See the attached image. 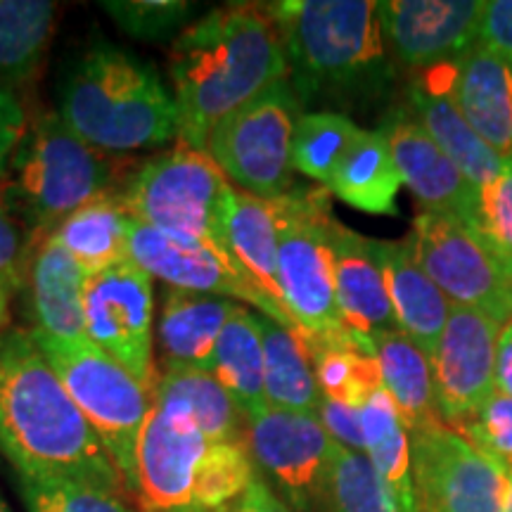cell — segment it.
Masks as SVG:
<instances>
[{"label": "cell", "instance_id": "obj_36", "mask_svg": "<svg viewBox=\"0 0 512 512\" xmlns=\"http://www.w3.org/2000/svg\"><path fill=\"white\" fill-rule=\"evenodd\" d=\"M323 508L328 512H401L366 453L342 446H337L332 460Z\"/></svg>", "mask_w": 512, "mask_h": 512}, {"label": "cell", "instance_id": "obj_40", "mask_svg": "<svg viewBox=\"0 0 512 512\" xmlns=\"http://www.w3.org/2000/svg\"><path fill=\"white\" fill-rule=\"evenodd\" d=\"M477 238L512 273V155L503 159L496 181L479 190Z\"/></svg>", "mask_w": 512, "mask_h": 512}, {"label": "cell", "instance_id": "obj_1", "mask_svg": "<svg viewBox=\"0 0 512 512\" xmlns=\"http://www.w3.org/2000/svg\"><path fill=\"white\" fill-rule=\"evenodd\" d=\"M0 453L19 477L128 494L117 465L29 330L0 339Z\"/></svg>", "mask_w": 512, "mask_h": 512}, {"label": "cell", "instance_id": "obj_14", "mask_svg": "<svg viewBox=\"0 0 512 512\" xmlns=\"http://www.w3.org/2000/svg\"><path fill=\"white\" fill-rule=\"evenodd\" d=\"M498 332L501 325L484 313L451 306L432 356L439 418L451 430L475 415L496 392Z\"/></svg>", "mask_w": 512, "mask_h": 512}, {"label": "cell", "instance_id": "obj_45", "mask_svg": "<svg viewBox=\"0 0 512 512\" xmlns=\"http://www.w3.org/2000/svg\"><path fill=\"white\" fill-rule=\"evenodd\" d=\"M27 112L17 95L0 88V181L5 178L8 164L27 133Z\"/></svg>", "mask_w": 512, "mask_h": 512}, {"label": "cell", "instance_id": "obj_25", "mask_svg": "<svg viewBox=\"0 0 512 512\" xmlns=\"http://www.w3.org/2000/svg\"><path fill=\"white\" fill-rule=\"evenodd\" d=\"M228 252L266 294L283 328L297 330L287 311L278 271V214L275 202L233 190L228 214Z\"/></svg>", "mask_w": 512, "mask_h": 512}, {"label": "cell", "instance_id": "obj_32", "mask_svg": "<svg viewBox=\"0 0 512 512\" xmlns=\"http://www.w3.org/2000/svg\"><path fill=\"white\" fill-rule=\"evenodd\" d=\"M401 185L392 147L377 128V131H361L347 157L337 166L328 190L354 209L394 216L399 214L396 197Z\"/></svg>", "mask_w": 512, "mask_h": 512}, {"label": "cell", "instance_id": "obj_24", "mask_svg": "<svg viewBox=\"0 0 512 512\" xmlns=\"http://www.w3.org/2000/svg\"><path fill=\"white\" fill-rule=\"evenodd\" d=\"M411 102L415 114H418L415 119L430 133L434 143L444 150V155L458 166L467 181L475 183L479 190L496 181L503 171L505 157L498 155L494 147L467 124L463 112L458 110L456 102L441 86L434 69L413 83Z\"/></svg>", "mask_w": 512, "mask_h": 512}, {"label": "cell", "instance_id": "obj_19", "mask_svg": "<svg viewBox=\"0 0 512 512\" xmlns=\"http://www.w3.org/2000/svg\"><path fill=\"white\" fill-rule=\"evenodd\" d=\"M475 131L498 155H512V60L475 46L458 60L430 67Z\"/></svg>", "mask_w": 512, "mask_h": 512}, {"label": "cell", "instance_id": "obj_21", "mask_svg": "<svg viewBox=\"0 0 512 512\" xmlns=\"http://www.w3.org/2000/svg\"><path fill=\"white\" fill-rule=\"evenodd\" d=\"M88 275L53 233L36 242L27 290L36 335L57 342H88L83 318V290Z\"/></svg>", "mask_w": 512, "mask_h": 512}, {"label": "cell", "instance_id": "obj_31", "mask_svg": "<svg viewBox=\"0 0 512 512\" xmlns=\"http://www.w3.org/2000/svg\"><path fill=\"white\" fill-rule=\"evenodd\" d=\"M57 5L0 0V88L17 95L36 81L55 34Z\"/></svg>", "mask_w": 512, "mask_h": 512}, {"label": "cell", "instance_id": "obj_23", "mask_svg": "<svg viewBox=\"0 0 512 512\" xmlns=\"http://www.w3.org/2000/svg\"><path fill=\"white\" fill-rule=\"evenodd\" d=\"M377 256L399 330L432 358L453 304L420 266L411 240L377 242Z\"/></svg>", "mask_w": 512, "mask_h": 512}, {"label": "cell", "instance_id": "obj_2", "mask_svg": "<svg viewBox=\"0 0 512 512\" xmlns=\"http://www.w3.org/2000/svg\"><path fill=\"white\" fill-rule=\"evenodd\" d=\"M169 76L178 140L204 152L223 119L290 79L283 41L264 5H226L185 27L171 46Z\"/></svg>", "mask_w": 512, "mask_h": 512}, {"label": "cell", "instance_id": "obj_7", "mask_svg": "<svg viewBox=\"0 0 512 512\" xmlns=\"http://www.w3.org/2000/svg\"><path fill=\"white\" fill-rule=\"evenodd\" d=\"M31 332V330H29ZM38 349L60 375L83 418L117 465L128 494H138V441L150 415V392L119 363L88 342H57L36 335Z\"/></svg>", "mask_w": 512, "mask_h": 512}, {"label": "cell", "instance_id": "obj_42", "mask_svg": "<svg viewBox=\"0 0 512 512\" xmlns=\"http://www.w3.org/2000/svg\"><path fill=\"white\" fill-rule=\"evenodd\" d=\"M453 432L512 470V396L494 392Z\"/></svg>", "mask_w": 512, "mask_h": 512}, {"label": "cell", "instance_id": "obj_18", "mask_svg": "<svg viewBox=\"0 0 512 512\" xmlns=\"http://www.w3.org/2000/svg\"><path fill=\"white\" fill-rule=\"evenodd\" d=\"M380 131L387 138L401 181L422 204V211L458 219L479 233V188L434 143L430 133L408 112L396 110Z\"/></svg>", "mask_w": 512, "mask_h": 512}, {"label": "cell", "instance_id": "obj_38", "mask_svg": "<svg viewBox=\"0 0 512 512\" xmlns=\"http://www.w3.org/2000/svg\"><path fill=\"white\" fill-rule=\"evenodd\" d=\"M17 489L29 512H143L124 494L67 479H29L17 475Z\"/></svg>", "mask_w": 512, "mask_h": 512}, {"label": "cell", "instance_id": "obj_49", "mask_svg": "<svg viewBox=\"0 0 512 512\" xmlns=\"http://www.w3.org/2000/svg\"><path fill=\"white\" fill-rule=\"evenodd\" d=\"M0 512H12L8 501H5V498H3V494H0Z\"/></svg>", "mask_w": 512, "mask_h": 512}, {"label": "cell", "instance_id": "obj_35", "mask_svg": "<svg viewBox=\"0 0 512 512\" xmlns=\"http://www.w3.org/2000/svg\"><path fill=\"white\" fill-rule=\"evenodd\" d=\"M363 128L337 112L302 114L292 136V166L311 181L328 183Z\"/></svg>", "mask_w": 512, "mask_h": 512}, {"label": "cell", "instance_id": "obj_17", "mask_svg": "<svg viewBox=\"0 0 512 512\" xmlns=\"http://www.w3.org/2000/svg\"><path fill=\"white\" fill-rule=\"evenodd\" d=\"M479 0H382V38L408 67H439L458 60L479 41Z\"/></svg>", "mask_w": 512, "mask_h": 512}, {"label": "cell", "instance_id": "obj_27", "mask_svg": "<svg viewBox=\"0 0 512 512\" xmlns=\"http://www.w3.org/2000/svg\"><path fill=\"white\" fill-rule=\"evenodd\" d=\"M382 387L392 396L408 434L441 427L434 389L432 358L401 330L382 332L373 339Z\"/></svg>", "mask_w": 512, "mask_h": 512}, {"label": "cell", "instance_id": "obj_48", "mask_svg": "<svg viewBox=\"0 0 512 512\" xmlns=\"http://www.w3.org/2000/svg\"><path fill=\"white\" fill-rule=\"evenodd\" d=\"M503 512H512V470H510V475H508V489H505Z\"/></svg>", "mask_w": 512, "mask_h": 512}, {"label": "cell", "instance_id": "obj_28", "mask_svg": "<svg viewBox=\"0 0 512 512\" xmlns=\"http://www.w3.org/2000/svg\"><path fill=\"white\" fill-rule=\"evenodd\" d=\"M131 223L121 192L112 190L76 209L53 235L91 278L131 259Z\"/></svg>", "mask_w": 512, "mask_h": 512}, {"label": "cell", "instance_id": "obj_47", "mask_svg": "<svg viewBox=\"0 0 512 512\" xmlns=\"http://www.w3.org/2000/svg\"><path fill=\"white\" fill-rule=\"evenodd\" d=\"M496 392L512 396V320L498 332L496 342Z\"/></svg>", "mask_w": 512, "mask_h": 512}, {"label": "cell", "instance_id": "obj_12", "mask_svg": "<svg viewBox=\"0 0 512 512\" xmlns=\"http://www.w3.org/2000/svg\"><path fill=\"white\" fill-rule=\"evenodd\" d=\"M83 318L95 347L150 392L157 380L152 354V275L131 259L91 275L83 290Z\"/></svg>", "mask_w": 512, "mask_h": 512}, {"label": "cell", "instance_id": "obj_30", "mask_svg": "<svg viewBox=\"0 0 512 512\" xmlns=\"http://www.w3.org/2000/svg\"><path fill=\"white\" fill-rule=\"evenodd\" d=\"M264 337V382L268 406L275 411L316 415L323 403L316 370L304 337L299 330L283 328L264 313H259Z\"/></svg>", "mask_w": 512, "mask_h": 512}, {"label": "cell", "instance_id": "obj_22", "mask_svg": "<svg viewBox=\"0 0 512 512\" xmlns=\"http://www.w3.org/2000/svg\"><path fill=\"white\" fill-rule=\"evenodd\" d=\"M240 302L219 294H202L169 287L157 318V347L162 366L209 370L214 349Z\"/></svg>", "mask_w": 512, "mask_h": 512}, {"label": "cell", "instance_id": "obj_43", "mask_svg": "<svg viewBox=\"0 0 512 512\" xmlns=\"http://www.w3.org/2000/svg\"><path fill=\"white\" fill-rule=\"evenodd\" d=\"M318 420L323 422L325 432L330 434L337 446L349 448V451L366 453V437H363L361 408L349 406V403L323 399L318 411Z\"/></svg>", "mask_w": 512, "mask_h": 512}, {"label": "cell", "instance_id": "obj_9", "mask_svg": "<svg viewBox=\"0 0 512 512\" xmlns=\"http://www.w3.org/2000/svg\"><path fill=\"white\" fill-rule=\"evenodd\" d=\"M299 117L290 79L275 83L214 128L207 155L238 190L278 200L292 190V136Z\"/></svg>", "mask_w": 512, "mask_h": 512}, {"label": "cell", "instance_id": "obj_37", "mask_svg": "<svg viewBox=\"0 0 512 512\" xmlns=\"http://www.w3.org/2000/svg\"><path fill=\"white\" fill-rule=\"evenodd\" d=\"M259 477L245 444H211L195 486V512H221Z\"/></svg>", "mask_w": 512, "mask_h": 512}, {"label": "cell", "instance_id": "obj_26", "mask_svg": "<svg viewBox=\"0 0 512 512\" xmlns=\"http://www.w3.org/2000/svg\"><path fill=\"white\" fill-rule=\"evenodd\" d=\"M150 401L152 406L190 415L211 444H245L247 420L209 370L162 366L150 389Z\"/></svg>", "mask_w": 512, "mask_h": 512}, {"label": "cell", "instance_id": "obj_33", "mask_svg": "<svg viewBox=\"0 0 512 512\" xmlns=\"http://www.w3.org/2000/svg\"><path fill=\"white\" fill-rule=\"evenodd\" d=\"M366 456L401 512H422L413 477L411 434L403 427L387 389H377L361 408Z\"/></svg>", "mask_w": 512, "mask_h": 512}, {"label": "cell", "instance_id": "obj_16", "mask_svg": "<svg viewBox=\"0 0 512 512\" xmlns=\"http://www.w3.org/2000/svg\"><path fill=\"white\" fill-rule=\"evenodd\" d=\"M131 261L152 278L164 280L169 287L245 302L278 323L275 309L266 294L254 285L238 261L207 242L178 240L162 230L131 223Z\"/></svg>", "mask_w": 512, "mask_h": 512}, {"label": "cell", "instance_id": "obj_6", "mask_svg": "<svg viewBox=\"0 0 512 512\" xmlns=\"http://www.w3.org/2000/svg\"><path fill=\"white\" fill-rule=\"evenodd\" d=\"M235 185L204 150L178 145L140 164L121 190L133 221L178 240L228 252V214Z\"/></svg>", "mask_w": 512, "mask_h": 512}, {"label": "cell", "instance_id": "obj_3", "mask_svg": "<svg viewBox=\"0 0 512 512\" xmlns=\"http://www.w3.org/2000/svg\"><path fill=\"white\" fill-rule=\"evenodd\" d=\"M76 136L102 152H128L178 138V107L162 76L126 50L93 46L60 86V112Z\"/></svg>", "mask_w": 512, "mask_h": 512}, {"label": "cell", "instance_id": "obj_44", "mask_svg": "<svg viewBox=\"0 0 512 512\" xmlns=\"http://www.w3.org/2000/svg\"><path fill=\"white\" fill-rule=\"evenodd\" d=\"M479 46L512 60V0L484 3L482 24H479Z\"/></svg>", "mask_w": 512, "mask_h": 512}, {"label": "cell", "instance_id": "obj_29", "mask_svg": "<svg viewBox=\"0 0 512 512\" xmlns=\"http://www.w3.org/2000/svg\"><path fill=\"white\" fill-rule=\"evenodd\" d=\"M211 375L221 382L245 420L259 418L271 408L266 399L264 337L259 313L238 306V311L230 316L216 342Z\"/></svg>", "mask_w": 512, "mask_h": 512}, {"label": "cell", "instance_id": "obj_8", "mask_svg": "<svg viewBox=\"0 0 512 512\" xmlns=\"http://www.w3.org/2000/svg\"><path fill=\"white\" fill-rule=\"evenodd\" d=\"M278 271L287 311L302 335L342 330L330 252V200L316 188L278 197Z\"/></svg>", "mask_w": 512, "mask_h": 512}, {"label": "cell", "instance_id": "obj_11", "mask_svg": "<svg viewBox=\"0 0 512 512\" xmlns=\"http://www.w3.org/2000/svg\"><path fill=\"white\" fill-rule=\"evenodd\" d=\"M245 446L256 470L264 472L261 479L278 489L292 512L323 508L337 444L316 415L268 408L247 420Z\"/></svg>", "mask_w": 512, "mask_h": 512}, {"label": "cell", "instance_id": "obj_13", "mask_svg": "<svg viewBox=\"0 0 512 512\" xmlns=\"http://www.w3.org/2000/svg\"><path fill=\"white\" fill-rule=\"evenodd\" d=\"M422 512H503L510 470L441 425L411 434Z\"/></svg>", "mask_w": 512, "mask_h": 512}, {"label": "cell", "instance_id": "obj_34", "mask_svg": "<svg viewBox=\"0 0 512 512\" xmlns=\"http://www.w3.org/2000/svg\"><path fill=\"white\" fill-rule=\"evenodd\" d=\"M302 337L325 399L363 408V403L377 389H382V375L373 344H366L347 328L328 332V335Z\"/></svg>", "mask_w": 512, "mask_h": 512}, {"label": "cell", "instance_id": "obj_39", "mask_svg": "<svg viewBox=\"0 0 512 512\" xmlns=\"http://www.w3.org/2000/svg\"><path fill=\"white\" fill-rule=\"evenodd\" d=\"M100 8L124 34L138 41L178 38L195 15V5L185 0H107Z\"/></svg>", "mask_w": 512, "mask_h": 512}, {"label": "cell", "instance_id": "obj_41", "mask_svg": "<svg viewBox=\"0 0 512 512\" xmlns=\"http://www.w3.org/2000/svg\"><path fill=\"white\" fill-rule=\"evenodd\" d=\"M36 242L0 195V320L10 325L12 297L27 285Z\"/></svg>", "mask_w": 512, "mask_h": 512}, {"label": "cell", "instance_id": "obj_46", "mask_svg": "<svg viewBox=\"0 0 512 512\" xmlns=\"http://www.w3.org/2000/svg\"><path fill=\"white\" fill-rule=\"evenodd\" d=\"M221 512H292V508L275 494L268 482L256 477L245 494Z\"/></svg>", "mask_w": 512, "mask_h": 512}, {"label": "cell", "instance_id": "obj_50", "mask_svg": "<svg viewBox=\"0 0 512 512\" xmlns=\"http://www.w3.org/2000/svg\"><path fill=\"white\" fill-rule=\"evenodd\" d=\"M10 330V325H5L3 323V320H0V339H3L5 337V332H8Z\"/></svg>", "mask_w": 512, "mask_h": 512}, {"label": "cell", "instance_id": "obj_5", "mask_svg": "<svg viewBox=\"0 0 512 512\" xmlns=\"http://www.w3.org/2000/svg\"><path fill=\"white\" fill-rule=\"evenodd\" d=\"M117 181L119 164L107 152L76 136L57 112H43L27 126L0 195L41 242L83 204L117 190Z\"/></svg>", "mask_w": 512, "mask_h": 512}, {"label": "cell", "instance_id": "obj_20", "mask_svg": "<svg viewBox=\"0 0 512 512\" xmlns=\"http://www.w3.org/2000/svg\"><path fill=\"white\" fill-rule=\"evenodd\" d=\"M330 252L335 266V292L342 323L366 344L382 332L399 330L377 256V240L330 221Z\"/></svg>", "mask_w": 512, "mask_h": 512}, {"label": "cell", "instance_id": "obj_10", "mask_svg": "<svg viewBox=\"0 0 512 512\" xmlns=\"http://www.w3.org/2000/svg\"><path fill=\"white\" fill-rule=\"evenodd\" d=\"M420 266L453 306L484 313L498 325L512 320V273L458 219L422 211L408 235Z\"/></svg>", "mask_w": 512, "mask_h": 512}, {"label": "cell", "instance_id": "obj_15", "mask_svg": "<svg viewBox=\"0 0 512 512\" xmlns=\"http://www.w3.org/2000/svg\"><path fill=\"white\" fill-rule=\"evenodd\" d=\"M211 441L190 415L152 406L138 441V501L145 512H195V486Z\"/></svg>", "mask_w": 512, "mask_h": 512}, {"label": "cell", "instance_id": "obj_4", "mask_svg": "<svg viewBox=\"0 0 512 512\" xmlns=\"http://www.w3.org/2000/svg\"><path fill=\"white\" fill-rule=\"evenodd\" d=\"M264 8L278 27L299 100L366 93L387 81L389 64L373 0H292Z\"/></svg>", "mask_w": 512, "mask_h": 512}]
</instances>
